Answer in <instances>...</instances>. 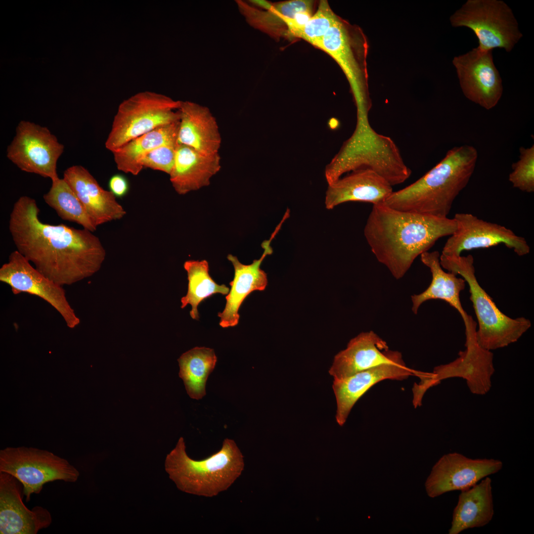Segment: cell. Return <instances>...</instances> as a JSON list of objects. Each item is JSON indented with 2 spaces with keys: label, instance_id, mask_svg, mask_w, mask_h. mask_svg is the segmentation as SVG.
Segmentation results:
<instances>
[{
  "label": "cell",
  "instance_id": "obj_18",
  "mask_svg": "<svg viewBox=\"0 0 534 534\" xmlns=\"http://www.w3.org/2000/svg\"><path fill=\"white\" fill-rule=\"evenodd\" d=\"M476 332L465 333L466 349L460 351L455 360L434 368L433 379L438 384L447 378L460 377L465 379L474 394L484 395L490 391L491 377L494 372L493 355L478 344Z\"/></svg>",
  "mask_w": 534,
  "mask_h": 534
},
{
  "label": "cell",
  "instance_id": "obj_27",
  "mask_svg": "<svg viewBox=\"0 0 534 534\" xmlns=\"http://www.w3.org/2000/svg\"><path fill=\"white\" fill-rule=\"evenodd\" d=\"M179 121L163 126L126 143L112 153L120 171L137 176L143 169L142 159L157 147L167 144H178Z\"/></svg>",
  "mask_w": 534,
  "mask_h": 534
},
{
  "label": "cell",
  "instance_id": "obj_8",
  "mask_svg": "<svg viewBox=\"0 0 534 534\" xmlns=\"http://www.w3.org/2000/svg\"><path fill=\"white\" fill-rule=\"evenodd\" d=\"M453 27L470 29L484 50L510 51L523 36L511 9L498 0H468L450 18Z\"/></svg>",
  "mask_w": 534,
  "mask_h": 534
},
{
  "label": "cell",
  "instance_id": "obj_30",
  "mask_svg": "<svg viewBox=\"0 0 534 534\" xmlns=\"http://www.w3.org/2000/svg\"><path fill=\"white\" fill-rule=\"evenodd\" d=\"M43 198L62 220L75 222L91 232L96 230L82 203L63 178L52 180L51 186Z\"/></svg>",
  "mask_w": 534,
  "mask_h": 534
},
{
  "label": "cell",
  "instance_id": "obj_35",
  "mask_svg": "<svg viewBox=\"0 0 534 534\" xmlns=\"http://www.w3.org/2000/svg\"><path fill=\"white\" fill-rule=\"evenodd\" d=\"M109 190L117 198L126 196L129 192L130 185L127 178L121 174H115L108 181Z\"/></svg>",
  "mask_w": 534,
  "mask_h": 534
},
{
  "label": "cell",
  "instance_id": "obj_15",
  "mask_svg": "<svg viewBox=\"0 0 534 534\" xmlns=\"http://www.w3.org/2000/svg\"><path fill=\"white\" fill-rule=\"evenodd\" d=\"M452 63L467 98L487 110L497 105L502 94L503 87L493 63L492 50L477 47L455 57Z\"/></svg>",
  "mask_w": 534,
  "mask_h": 534
},
{
  "label": "cell",
  "instance_id": "obj_29",
  "mask_svg": "<svg viewBox=\"0 0 534 534\" xmlns=\"http://www.w3.org/2000/svg\"><path fill=\"white\" fill-rule=\"evenodd\" d=\"M183 266L187 272L188 283L187 294L181 299V308L190 305V316L198 320V306L201 302L215 294L226 295L230 289L224 284H217L211 278L207 261H187Z\"/></svg>",
  "mask_w": 534,
  "mask_h": 534
},
{
  "label": "cell",
  "instance_id": "obj_32",
  "mask_svg": "<svg viewBox=\"0 0 534 534\" xmlns=\"http://www.w3.org/2000/svg\"><path fill=\"white\" fill-rule=\"evenodd\" d=\"M519 159L512 165L509 181L519 190L532 193L534 191V145L519 148Z\"/></svg>",
  "mask_w": 534,
  "mask_h": 534
},
{
  "label": "cell",
  "instance_id": "obj_21",
  "mask_svg": "<svg viewBox=\"0 0 534 534\" xmlns=\"http://www.w3.org/2000/svg\"><path fill=\"white\" fill-rule=\"evenodd\" d=\"M63 178L70 186L96 227L122 219L124 207L110 191L103 189L91 173L81 165H74L64 172Z\"/></svg>",
  "mask_w": 534,
  "mask_h": 534
},
{
  "label": "cell",
  "instance_id": "obj_34",
  "mask_svg": "<svg viewBox=\"0 0 534 534\" xmlns=\"http://www.w3.org/2000/svg\"><path fill=\"white\" fill-rule=\"evenodd\" d=\"M178 144H167L157 147L142 160L143 169L149 168L168 175L173 167Z\"/></svg>",
  "mask_w": 534,
  "mask_h": 534
},
{
  "label": "cell",
  "instance_id": "obj_2",
  "mask_svg": "<svg viewBox=\"0 0 534 534\" xmlns=\"http://www.w3.org/2000/svg\"><path fill=\"white\" fill-rule=\"evenodd\" d=\"M456 228L453 218L398 210L382 204L373 205L364 235L378 261L399 279L417 257Z\"/></svg>",
  "mask_w": 534,
  "mask_h": 534
},
{
  "label": "cell",
  "instance_id": "obj_6",
  "mask_svg": "<svg viewBox=\"0 0 534 534\" xmlns=\"http://www.w3.org/2000/svg\"><path fill=\"white\" fill-rule=\"evenodd\" d=\"M440 262L443 268L461 275L468 284L470 299L478 322L476 339L482 348L491 351L506 347L517 342L530 328L529 319L524 317L512 318L497 308L477 280L471 255L441 254Z\"/></svg>",
  "mask_w": 534,
  "mask_h": 534
},
{
  "label": "cell",
  "instance_id": "obj_7",
  "mask_svg": "<svg viewBox=\"0 0 534 534\" xmlns=\"http://www.w3.org/2000/svg\"><path fill=\"white\" fill-rule=\"evenodd\" d=\"M181 101L144 91L122 101L105 143L112 152L129 141L156 128L179 121Z\"/></svg>",
  "mask_w": 534,
  "mask_h": 534
},
{
  "label": "cell",
  "instance_id": "obj_13",
  "mask_svg": "<svg viewBox=\"0 0 534 534\" xmlns=\"http://www.w3.org/2000/svg\"><path fill=\"white\" fill-rule=\"evenodd\" d=\"M453 219L456 228L446 240L442 255L459 256L464 251L500 244L520 256L530 252V247L524 237L516 235L503 225L484 221L470 213H456Z\"/></svg>",
  "mask_w": 534,
  "mask_h": 534
},
{
  "label": "cell",
  "instance_id": "obj_16",
  "mask_svg": "<svg viewBox=\"0 0 534 534\" xmlns=\"http://www.w3.org/2000/svg\"><path fill=\"white\" fill-rule=\"evenodd\" d=\"M23 495L22 484L12 475L0 472V534H36L50 525L49 511L40 506L28 509Z\"/></svg>",
  "mask_w": 534,
  "mask_h": 534
},
{
  "label": "cell",
  "instance_id": "obj_31",
  "mask_svg": "<svg viewBox=\"0 0 534 534\" xmlns=\"http://www.w3.org/2000/svg\"><path fill=\"white\" fill-rule=\"evenodd\" d=\"M326 0H321L316 12L308 22L296 31L293 36L304 39L318 47L324 36L338 20Z\"/></svg>",
  "mask_w": 534,
  "mask_h": 534
},
{
  "label": "cell",
  "instance_id": "obj_23",
  "mask_svg": "<svg viewBox=\"0 0 534 534\" xmlns=\"http://www.w3.org/2000/svg\"><path fill=\"white\" fill-rule=\"evenodd\" d=\"M440 256L437 251H427L420 255L422 263L430 269L432 280L425 290L411 296L412 311L416 314L423 303L430 300H443L458 312L463 319L465 332H469L476 328V323L464 310L460 299V292L464 289L466 282L462 277L444 271L440 262Z\"/></svg>",
  "mask_w": 534,
  "mask_h": 534
},
{
  "label": "cell",
  "instance_id": "obj_20",
  "mask_svg": "<svg viewBox=\"0 0 534 534\" xmlns=\"http://www.w3.org/2000/svg\"><path fill=\"white\" fill-rule=\"evenodd\" d=\"M282 223H279L270 238L262 244L264 252L259 259L255 260L250 265H244L237 258L231 254L227 256L234 269L233 279L230 282L231 288L225 297L226 304L222 312L218 313L220 318V325L222 328L233 327L238 324V310L246 297L254 291H263L267 284L266 273L261 265L267 255L272 253L271 241L280 230Z\"/></svg>",
  "mask_w": 534,
  "mask_h": 534
},
{
  "label": "cell",
  "instance_id": "obj_17",
  "mask_svg": "<svg viewBox=\"0 0 534 534\" xmlns=\"http://www.w3.org/2000/svg\"><path fill=\"white\" fill-rule=\"evenodd\" d=\"M386 363L404 362L400 352L390 350L384 340L370 331L350 341L347 348L335 356L329 373L334 379H341Z\"/></svg>",
  "mask_w": 534,
  "mask_h": 534
},
{
  "label": "cell",
  "instance_id": "obj_12",
  "mask_svg": "<svg viewBox=\"0 0 534 534\" xmlns=\"http://www.w3.org/2000/svg\"><path fill=\"white\" fill-rule=\"evenodd\" d=\"M0 281L9 285L15 295L27 293L46 302L60 314L68 328L74 329L80 324L63 286L41 273L17 250L10 254L8 261L0 268Z\"/></svg>",
  "mask_w": 534,
  "mask_h": 534
},
{
  "label": "cell",
  "instance_id": "obj_3",
  "mask_svg": "<svg viewBox=\"0 0 534 534\" xmlns=\"http://www.w3.org/2000/svg\"><path fill=\"white\" fill-rule=\"evenodd\" d=\"M478 155L472 145L452 148L418 180L393 191L384 204L398 210L447 217L455 199L474 173Z\"/></svg>",
  "mask_w": 534,
  "mask_h": 534
},
{
  "label": "cell",
  "instance_id": "obj_25",
  "mask_svg": "<svg viewBox=\"0 0 534 534\" xmlns=\"http://www.w3.org/2000/svg\"><path fill=\"white\" fill-rule=\"evenodd\" d=\"M221 168L219 153L204 154L178 144L170 180L176 192L184 195L209 185Z\"/></svg>",
  "mask_w": 534,
  "mask_h": 534
},
{
  "label": "cell",
  "instance_id": "obj_19",
  "mask_svg": "<svg viewBox=\"0 0 534 534\" xmlns=\"http://www.w3.org/2000/svg\"><path fill=\"white\" fill-rule=\"evenodd\" d=\"M422 372L407 367L405 363H386L363 370L341 379H334L337 423L342 426L357 401L373 385L385 379L402 380L410 376H420Z\"/></svg>",
  "mask_w": 534,
  "mask_h": 534
},
{
  "label": "cell",
  "instance_id": "obj_5",
  "mask_svg": "<svg viewBox=\"0 0 534 534\" xmlns=\"http://www.w3.org/2000/svg\"><path fill=\"white\" fill-rule=\"evenodd\" d=\"M363 169L374 171L392 186L404 182L411 173L394 141L377 133L368 118H356L353 133L326 165L325 177L329 184L344 174Z\"/></svg>",
  "mask_w": 534,
  "mask_h": 534
},
{
  "label": "cell",
  "instance_id": "obj_24",
  "mask_svg": "<svg viewBox=\"0 0 534 534\" xmlns=\"http://www.w3.org/2000/svg\"><path fill=\"white\" fill-rule=\"evenodd\" d=\"M179 111L178 143L204 154L219 153L221 136L209 109L191 101H181Z\"/></svg>",
  "mask_w": 534,
  "mask_h": 534
},
{
  "label": "cell",
  "instance_id": "obj_14",
  "mask_svg": "<svg viewBox=\"0 0 534 534\" xmlns=\"http://www.w3.org/2000/svg\"><path fill=\"white\" fill-rule=\"evenodd\" d=\"M502 467L498 459H473L458 452L448 453L433 466L424 484L426 492L435 498L447 492L466 490Z\"/></svg>",
  "mask_w": 534,
  "mask_h": 534
},
{
  "label": "cell",
  "instance_id": "obj_26",
  "mask_svg": "<svg viewBox=\"0 0 534 534\" xmlns=\"http://www.w3.org/2000/svg\"><path fill=\"white\" fill-rule=\"evenodd\" d=\"M492 481L486 477L470 488L461 491L452 516L449 534L488 525L494 515Z\"/></svg>",
  "mask_w": 534,
  "mask_h": 534
},
{
  "label": "cell",
  "instance_id": "obj_22",
  "mask_svg": "<svg viewBox=\"0 0 534 534\" xmlns=\"http://www.w3.org/2000/svg\"><path fill=\"white\" fill-rule=\"evenodd\" d=\"M393 192L392 186L378 174L369 169H358L328 184L325 206L331 210L348 202L382 204Z\"/></svg>",
  "mask_w": 534,
  "mask_h": 534
},
{
  "label": "cell",
  "instance_id": "obj_4",
  "mask_svg": "<svg viewBox=\"0 0 534 534\" xmlns=\"http://www.w3.org/2000/svg\"><path fill=\"white\" fill-rule=\"evenodd\" d=\"M165 470L180 491L212 497L228 489L244 469V456L235 442L224 440L221 448L202 460L190 458L182 437L166 456Z\"/></svg>",
  "mask_w": 534,
  "mask_h": 534
},
{
  "label": "cell",
  "instance_id": "obj_9",
  "mask_svg": "<svg viewBox=\"0 0 534 534\" xmlns=\"http://www.w3.org/2000/svg\"><path fill=\"white\" fill-rule=\"evenodd\" d=\"M0 472L12 475L22 484L27 502L46 483L57 480L74 483L80 475L67 460L47 450L23 447L0 451Z\"/></svg>",
  "mask_w": 534,
  "mask_h": 534
},
{
  "label": "cell",
  "instance_id": "obj_28",
  "mask_svg": "<svg viewBox=\"0 0 534 534\" xmlns=\"http://www.w3.org/2000/svg\"><path fill=\"white\" fill-rule=\"evenodd\" d=\"M179 376L182 379L189 397L199 400L206 395V384L216 366L217 357L214 350L195 347L183 353L178 359Z\"/></svg>",
  "mask_w": 534,
  "mask_h": 534
},
{
  "label": "cell",
  "instance_id": "obj_33",
  "mask_svg": "<svg viewBox=\"0 0 534 534\" xmlns=\"http://www.w3.org/2000/svg\"><path fill=\"white\" fill-rule=\"evenodd\" d=\"M313 2L306 0H292L273 4L266 2L264 8L267 16L275 24L285 26V20L293 19L303 11H312Z\"/></svg>",
  "mask_w": 534,
  "mask_h": 534
},
{
  "label": "cell",
  "instance_id": "obj_1",
  "mask_svg": "<svg viewBox=\"0 0 534 534\" xmlns=\"http://www.w3.org/2000/svg\"><path fill=\"white\" fill-rule=\"evenodd\" d=\"M35 199L22 196L10 214L8 228L17 250L45 276L63 286L91 276L101 268L106 251L88 229L44 223Z\"/></svg>",
  "mask_w": 534,
  "mask_h": 534
},
{
  "label": "cell",
  "instance_id": "obj_11",
  "mask_svg": "<svg viewBox=\"0 0 534 534\" xmlns=\"http://www.w3.org/2000/svg\"><path fill=\"white\" fill-rule=\"evenodd\" d=\"M64 148L46 127L21 121L7 147L6 156L21 170L52 181L59 178L57 164Z\"/></svg>",
  "mask_w": 534,
  "mask_h": 534
},
{
  "label": "cell",
  "instance_id": "obj_10",
  "mask_svg": "<svg viewBox=\"0 0 534 534\" xmlns=\"http://www.w3.org/2000/svg\"><path fill=\"white\" fill-rule=\"evenodd\" d=\"M361 32L339 18L324 36L318 48L338 63L350 84L356 117H368L371 107L366 75V46Z\"/></svg>",
  "mask_w": 534,
  "mask_h": 534
}]
</instances>
